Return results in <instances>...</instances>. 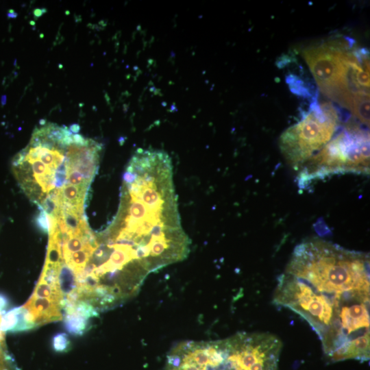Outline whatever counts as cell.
Listing matches in <instances>:
<instances>
[{
	"instance_id": "1",
	"label": "cell",
	"mask_w": 370,
	"mask_h": 370,
	"mask_svg": "<svg viewBox=\"0 0 370 370\" xmlns=\"http://www.w3.org/2000/svg\"><path fill=\"white\" fill-rule=\"evenodd\" d=\"M285 273L328 295L369 294V254L321 238L296 246Z\"/></svg>"
},
{
	"instance_id": "2",
	"label": "cell",
	"mask_w": 370,
	"mask_h": 370,
	"mask_svg": "<svg viewBox=\"0 0 370 370\" xmlns=\"http://www.w3.org/2000/svg\"><path fill=\"white\" fill-rule=\"evenodd\" d=\"M355 41L339 38L304 49L301 55L323 94L351 113L369 90L360 85L365 52Z\"/></svg>"
},
{
	"instance_id": "3",
	"label": "cell",
	"mask_w": 370,
	"mask_h": 370,
	"mask_svg": "<svg viewBox=\"0 0 370 370\" xmlns=\"http://www.w3.org/2000/svg\"><path fill=\"white\" fill-rule=\"evenodd\" d=\"M359 299L352 295L331 296L286 273L280 276L274 293L276 304L288 308L303 317L322 341L325 354L332 350L338 336L341 308Z\"/></svg>"
},
{
	"instance_id": "4",
	"label": "cell",
	"mask_w": 370,
	"mask_h": 370,
	"mask_svg": "<svg viewBox=\"0 0 370 370\" xmlns=\"http://www.w3.org/2000/svg\"><path fill=\"white\" fill-rule=\"evenodd\" d=\"M369 127L349 120L296 175L301 189L340 173H369Z\"/></svg>"
},
{
	"instance_id": "5",
	"label": "cell",
	"mask_w": 370,
	"mask_h": 370,
	"mask_svg": "<svg viewBox=\"0 0 370 370\" xmlns=\"http://www.w3.org/2000/svg\"><path fill=\"white\" fill-rule=\"evenodd\" d=\"M350 115L330 103L311 102L301 120L286 129L280 138V149L297 174L334 138Z\"/></svg>"
},
{
	"instance_id": "6",
	"label": "cell",
	"mask_w": 370,
	"mask_h": 370,
	"mask_svg": "<svg viewBox=\"0 0 370 370\" xmlns=\"http://www.w3.org/2000/svg\"><path fill=\"white\" fill-rule=\"evenodd\" d=\"M227 370H277L282 342L264 332H239L224 339Z\"/></svg>"
},
{
	"instance_id": "7",
	"label": "cell",
	"mask_w": 370,
	"mask_h": 370,
	"mask_svg": "<svg viewBox=\"0 0 370 370\" xmlns=\"http://www.w3.org/2000/svg\"><path fill=\"white\" fill-rule=\"evenodd\" d=\"M98 316V312L84 302H77L65 310L63 321L68 332L73 335H82L90 327V321Z\"/></svg>"
},
{
	"instance_id": "8",
	"label": "cell",
	"mask_w": 370,
	"mask_h": 370,
	"mask_svg": "<svg viewBox=\"0 0 370 370\" xmlns=\"http://www.w3.org/2000/svg\"><path fill=\"white\" fill-rule=\"evenodd\" d=\"M0 370H21L6 347L0 345Z\"/></svg>"
},
{
	"instance_id": "9",
	"label": "cell",
	"mask_w": 370,
	"mask_h": 370,
	"mask_svg": "<svg viewBox=\"0 0 370 370\" xmlns=\"http://www.w3.org/2000/svg\"><path fill=\"white\" fill-rule=\"evenodd\" d=\"M71 343L67 334L59 333L52 339V347L54 351L58 353L66 352L69 350Z\"/></svg>"
},
{
	"instance_id": "10",
	"label": "cell",
	"mask_w": 370,
	"mask_h": 370,
	"mask_svg": "<svg viewBox=\"0 0 370 370\" xmlns=\"http://www.w3.org/2000/svg\"><path fill=\"white\" fill-rule=\"evenodd\" d=\"M34 15L37 17H39L42 14V9H36L34 11Z\"/></svg>"
},
{
	"instance_id": "11",
	"label": "cell",
	"mask_w": 370,
	"mask_h": 370,
	"mask_svg": "<svg viewBox=\"0 0 370 370\" xmlns=\"http://www.w3.org/2000/svg\"><path fill=\"white\" fill-rule=\"evenodd\" d=\"M214 370H224L223 367H220L219 369H214Z\"/></svg>"
}]
</instances>
